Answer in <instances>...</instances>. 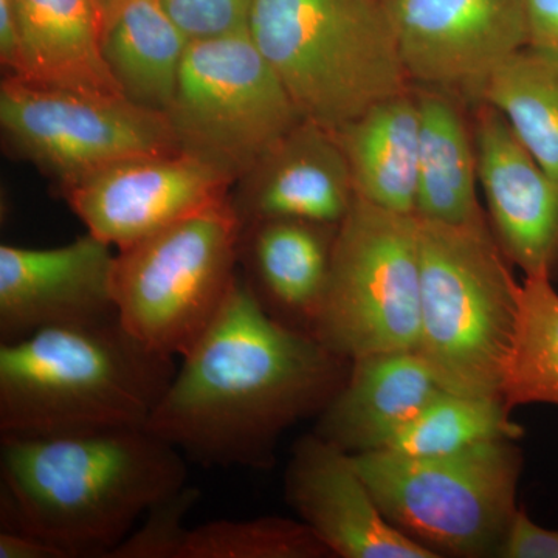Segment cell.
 Returning <instances> with one entry per match:
<instances>
[{"mask_svg":"<svg viewBox=\"0 0 558 558\" xmlns=\"http://www.w3.org/2000/svg\"><path fill=\"white\" fill-rule=\"evenodd\" d=\"M182 359L145 428L202 468H270L279 435L322 413L349 373L314 336L270 318L241 277Z\"/></svg>","mask_w":558,"mask_h":558,"instance_id":"1","label":"cell"},{"mask_svg":"<svg viewBox=\"0 0 558 558\" xmlns=\"http://www.w3.org/2000/svg\"><path fill=\"white\" fill-rule=\"evenodd\" d=\"M182 453L146 428L0 440L2 531L69 558H108L160 499L186 484Z\"/></svg>","mask_w":558,"mask_h":558,"instance_id":"2","label":"cell"},{"mask_svg":"<svg viewBox=\"0 0 558 558\" xmlns=\"http://www.w3.org/2000/svg\"><path fill=\"white\" fill-rule=\"evenodd\" d=\"M175 371L174 357L146 347L119 318L0 343V435L145 428Z\"/></svg>","mask_w":558,"mask_h":558,"instance_id":"3","label":"cell"},{"mask_svg":"<svg viewBox=\"0 0 558 558\" xmlns=\"http://www.w3.org/2000/svg\"><path fill=\"white\" fill-rule=\"evenodd\" d=\"M248 32L301 119L330 132L414 86L385 0H253Z\"/></svg>","mask_w":558,"mask_h":558,"instance_id":"4","label":"cell"},{"mask_svg":"<svg viewBox=\"0 0 558 558\" xmlns=\"http://www.w3.org/2000/svg\"><path fill=\"white\" fill-rule=\"evenodd\" d=\"M421 222L416 352L444 391L501 398L519 323V286L490 226Z\"/></svg>","mask_w":558,"mask_h":558,"instance_id":"5","label":"cell"},{"mask_svg":"<svg viewBox=\"0 0 558 558\" xmlns=\"http://www.w3.org/2000/svg\"><path fill=\"white\" fill-rule=\"evenodd\" d=\"M385 519L436 556H497L519 508L523 458L512 439L439 457L352 454Z\"/></svg>","mask_w":558,"mask_h":558,"instance_id":"6","label":"cell"},{"mask_svg":"<svg viewBox=\"0 0 558 558\" xmlns=\"http://www.w3.org/2000/svg\"><path fill=\"white\" fill-rule=\"evenodd\" d=\"M242 220L229 201L119 250L121 325L161 354H189L218 318L238 275Z\"/></svg>","mask_w":558,"mask_h":558,"instance_id":"7","label":"cell"},{"mask_svg":"<svg viewBox=\"0 0 558 558\" xmlns=\"http://www.w3.org/2000/svg\"><path fill=\"white\" fill-rule=\"evenodd\" d=\"M421 222L355 196L337 226L314 337L341 359L416 351Z\"/></svg>","mask_w":558,"mask_h":558,"instance_id":"8","label":"cell"},{"mask_svg":"<svg viewBox=\"0 0 558 558\" xmlns=\"http://www.w3.org/2000/svg\"><path fill=\"white\" fill-rule=\"evenodd\" d=\"M168 119L180 148L250 174L303 121L247 31L190 43Z\"/></svg>","mask_w":558,"mask_h":558,"instance_id":"9","label":"cell"},{"mask_svg":"<svg viewBox=\"0 0 558 558\" xmlns=\"http://www.w3.org/2000/svg\"><path fill=\"white\" fill-rule=\"evenodd\" d=\"M0 124L21 156L62 185L135 157L180 150L168 116L126 97L87 94L7 76L0 86Z\"/></svg>","mask_w":558,"mask_h":558,"instance_id":"10","label":"cell"},{"mask_svg":"<svg viewBox=\"0 0 558 558\" xmlns=\"http://www.w3.org/2000/svg\"><path fill=\"white\" fill-rule=\"evenodd\" d=\"M411 83L475 105L498 65L529 44L527 0H387Z\"/></svg>","mask_w":558,"mask_h":558,"instance_id":"11","label":"cell"},{"mask_svg":"<svg viewBox=\"0 0 558 558\" xmlns=\"http://www.w3.org/2000/svg\"><path fill=\"white\" fill-rule=\"evenodd\" d=\"M234 175L190 150L117 161L64 186L87 233L123 250L222 204Z\"/></svg>","mask_w":558,"mask_h":558,"instance_id":"12","label":"cell"},{"mask_svg":"<svg viewBox=\"0 0 558 558\" xmlns=\"http://www.w3.org/2000/svg\"><path fill=\"white\" fill-rule=\"evenodd\" d=\"M112 245L87 233L53 248L0 247V343L119 318Z\"/></svg>","mask_w":558,"mask_h":558,"instance_id":"13","label":"cell"},{"mask_svg":"<svg viewBox=\"0 0 558 558\" xmlns=\"http://www.w3.org/2000/svg\"><path fill=\"white\" fill-rule=\"evenodd\" d=\"M480 186L499 248L524 277L558 281V178L532 157L498 110L473 105Z\"/></svg>","mask_w":558,"mask_h":558,"instance_id":"14","label":"cell"},{"mask_svg":"<svg viewBox=\"0 0 558 558\" xmlns=\"http://www.w3.org/2000/svg\"><path fill=\"white\" fill-rule=\"evenodd\" d=\"M286 497L329 553L343 558H436L392 526L352 461L317 433L293 447Z\"/></svg>","mask_w":558,"mask_h":558,"instance_id":"15","label":"cell"},{"mask_svg":"<svg viewBox=\"0 0 558 558\" xmlns=\"http://www.w3.org/2000/svg\"><path fill=\"white\" fill-rule=\"evenodd\" d=\"M250 174L256 180L236 207L242 227L270 219L339 226L357 196L336 135L311 121H301Z\"/></svg>","mask_w":558,"mask_h":558,"instance_id":"16","label":"cell"},{"mask_svg":"<svg viewBox=\"0 0 558 558\" xmlns=\"http://www.w3.org/2000/svg\"><path fill=\"white\" fill-rule=\"evenodd\" d=\"M337 226L270 219L242 227L240 255L247 264L242 281L275 322L314 336Z\"/></svg>","mask_w":558,"mask_h":558,"instance_id":"17","label":"cell"},{"mask_svg":"<svg viewBox=\"0 0 558 558\" xmlns=\"http://www.w3.org/2000/svg\"><path fill=\"white\" fill-rule=\"evenodd\" d=\"M440 391L416 351L355 359L315 433L351 454L380 450Z\"/></svg>","mask_w":558,"mask_h":558,"instance_id":"18","label":"cell"},{"mask_svg":"<svg viewBox=\"0 0 558 558\" xmlns=\"http://www.w3.org/2000/svg\"><path fill=\"white\" fill-rule=\"evenodd\" d=\"M421 110L416 216L446 226H488L480 204L472 117L453 92L416 86Z\"/></svg>","mask_w":558,"mask_h":558,"instance_id":"19","label":"cell"},{"mask_svg":"<svg viewBox=\"0 0 558 558\" xmlns=\"http://www.w3.org/2000/svg\"><path fill=\"white\" fill-rule=\"evenodd\" d=\"M333 135L347 157L360 199L416 215L421 137L416 86L377 102Z\"/></svg>","mask_w":558,"mask_h":558,"instance_id":"20","label":"cell"},{"mask_svg":"<svg viewBox=\"0 0 558 558\" xmlns=\"http://www.w3.org/2000/svg\"><path fill=\"white\" fill-rule=\"evenodd\" d=\"M13 3L27 61V78L22 80L126 97L102 54V21L94 0Z\"/></svg>","mask_w":558,"mask_h":558,"instance_id":"21","label":"cell"},{"mask_svg":"<svg viewBox=\"0 0 558 558\" xmlns=\"http://www.w3.org/2000/svg\"><path fill=\"white\" fill-rule=\"evenodd\" d=\"M101 46L123 94L168 116L190 40L160 0H123L106 22Z\"/></svg>","mask_w":558,"mask_h":558,"instance_id":"22","label":"cell"},{"mask_svg":"<svg viewBox=\"0 0 558 558\" xmlns=\"http://www.w3.org/2000/svg\"><path fill=\"white\" fill-rule=\"evenodd\" d=\"M487 102L550 174L558 178V50L527 44L481 87Z\"/></svg>","mask_w":558,"mask_h":558,"instance_id":"23","label":"cell"},{"mask_svg":"<svg viewBox=\"0 0 558 558\" xmlns=\"http://www.w3.org/2000/svg\"><path fill=\"white\" fill-rule=\"evenodd\" d=\"M519 323L501 399L509 413L529 403L558 407V292L545 275L519 286Z\"/></svg>","mask_w":558,"mask_h":558,"instance_id":"24","label":"cell"},{"mask_svg":"<svg viewBox=\"0 0 558 558\" xmlns=\"http://www.w3.org/2000/svg\"><path fill=\"white\" fill-rule=\"evenodd\" d=\"M501 398H470L440 391L417 416L389 438L384 449L405 457H439L494 439H519Z\"/></svg>","mask_w":558,"mask_h":558,"instance_id":"25","label":"cell"},{"mask_svg":"<svg viewBox=\"0 0 558 558\" xmlns=\"http://www.w3.org/2000/svg\"><path fill=\"white\" fill-rule=\"evenodd\" d=\"M332 554L306 523L260 517L190 529L180 558H323Z\"/></svg>","mask_w":558,"mask_h":558,"instance_id":"26","label":"cell"},{"mask_svg":"<svg viewBox=\"0 0 558 558\" xmlns=\"http://www.w3.org/2000/svg\"><path fill=\"white\" fill-rule=\"evenodd\" d=\"M199 498V488L185 484L160 499L108 558H180L190 532L186 513Z\"/></svg>","mask_w":558,"mask_h":558,"instance_id":"27","label":"cell"},{"mask_svg":"<svg viewBox=\"0 0 558 558\" xmlns=\"http://www.w3.org/2000/svg\"><path fill=\"white\" fill-rule=\"evenodd\" d=\"M190 43L247 31L253 0H160Z\"/></svg>","mask_w":558,"mask_h":558,"instance_id":"28","label":"cell"},{"mask_svg":"<svg viewBox=\"0 0 558 558\" xmlns=\"http://www.w3.org/2000/svg\"><path fill=\"white\" fill-rule=\"evenodd\" d=\"M505 558H558V529L538 526L524 510L517 512L508 537L499 549Z\"/></svg>","mask_w":558,"mask_h":558,"instance_id":"29","label":"cell"},{"mask_svg":"<svg viewBox=\"0 0 558 558\" xmlns=\"http://www.w3.org/2000/svg\"><path fill=\"white\" fill-rule=\"evenodd\" d=\"M0 60L9 76L27 78L24 43L13 0H0Z\"/></svg>","mask_w":558,"mask_h":558,"instance_id":"30","label":"cell"},{"mask_svg":"<svg viewBox=\"0 0 558 558\" xmlns=\"http://www.w3.org/2000/svg\"><path fill=\"white\" fill-rule=\"evenodd\" d=\"M0 558H69L64 550L24 531H0Z\"/></svg>","mask_w":558,"mask_h":558,"instance_id":"31","label":"cell"},{"mask_svg":"<svg viewBox=\"0 0 558 558\" xmlns=\"http://www.w3.org/2000/svg\"><path fill=\"white\" fill-rule=\"evenodd\" d=\"M529 44L558 50V0H527Z\"/></svg>","mask_w":558,"mask_h":558,"instance_id":"32","label":"cell"},{"mask_svg":"<svg viewBox=\"0 0 558 558\" xmlns=\"http://www.w3.org/2000/svg\"><path fill=\"white\" fill-rule=\"evenodd\" d=\"M94 2L95 5H97L98 11H100L102 31H105L106 22H108L110 16H112L113 11L119 9L120 3L123 2V0H94Z\"/></svg>","mask_w":558,"mask_h":558,"instance_id":"33","label":"cell"},{"mask_svg":"<svg viewBox=\"0 0 558 558\" xmlns=\"http://www.w3.org/2000/svg\"><path fill=\"white\" fill-rule=\"evenodd\" d=\"M385 2H387V0H385Z\"/></svg>","mask_w":558,"mask_h":558,"instance_id":"34","label":"cell"}]
</instances>
